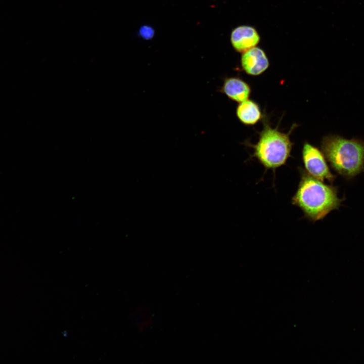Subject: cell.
<instances>
[{
  "mask_svg": "<svg viewBox=\"0 0 364 364\" xmlns=\"http://www.w3.org/2000/svg\"><path fill=\"white\" fill-rule=\"evenodd\" d=\"M139 35L144 39H149L154 35V30L153 28L148 25L142 26L138 31Z\"/></svg>",
  "mask_w": 364,
  "mask_h": 364,
  "instance_id": "9",
  "label": "cell"
},
{
  "mask_svg": "<svg viewBox=\"0 0 364 364\" xmlns=\"http://www.w3.org/2000/svg\"><path fill=\"white\" fill-rule=\"evenodd\" d=\"M300 179L292 203L299 207L304 217L314 222L324 218L333 210L337 209L341 200L336 189L299 168Z\"/></svg>",
  "mask_w": 364,
  "mask_h": 364,
  "instance_id": "1",
  "label": "cell"
},
{
  "mask_svg": "<svg viewBox=\"0 0 364 364\" xmlns=\"http://www.w3.org/2000/svg\"><path fill=\"white\" fill-rule=\"evenodd\" d=\"M236 115L241 122L248 126L255 124L263 118L259 105L249 99L239 103Z\"/></svg>",
  "mask_w": 364,
  "mask_h": 364,
  "instance_id": "8",
  "label": "cell"
},
{
  "mask_svg": "<svg viewBox=\"0 0 364 364\" xmlns=\"http://www.w3.org/2000/svg\"><path fill=\"white\" fill-rule=\"evenodd\" d=\"M263 121L258 141L248 146L253 149L251 157L256 159L266 169H275L285 165L291 157L293 143L290 135L297 125L293 124L288 133H284L272 128L266 120Z\"/></svg>",
  "mask_w": 364,
  "mask_h": 364,
  "instance_id": "3",
  "label": "cell"
},
{
  "mask_svg": "<svg viewBox=\"0 0 364 364\" xmlns=\"http://www.w3.org/2000/svg\"><path fill=\"white\" fill-rule=\"evenodd\" d=\"M221 92L231 100L240 103L249 99L251 88L249 84L241 78L232 77L225 79Z\"/></svg>",
  "mask_w": 364,
  "mask_h": 364,
  "instance_id": "7",
  "label": "cell"
},
{
  "mask_svg": "<svg viewBox=\"0 0 364 364\" xmlns=\"http://www.w3.org/2000/svg\"><path fill=\"white\" fill-rule=\"evenodd\" d=\"M322 152L332 167L347 177L354 176L364 169V143L336 135L325 136Z\"/></svg>",
  "mask_w": 364,
  "mask_h": 364,
  "instance_id": "2",
  "label": "cell"
},
{
  "mask_svg": "<svg viewBox=\"0 0 364 364\" xmlns=\"http://www.w3.org/2000/svg\"><path fill=\"white\" fill-rule=\"evenodd\" d=\"M241 65L247 74L258 76L268 69L269 62L264 51L255 47L242 53Z\"/></svg>",
  "mask_w": 364,
  "mask_h": 364,
  "instance_id": "5",
  "label": "cell"
},
{
  "mask_svg": "<svg viewBox=\"0 0 364 364\" xmlns=\"http://www.w3.org/2000/svg\"><path fill=\"white\" fill-rule=\"evenodd\" d=\"M302 159L305 170L311 176L322 181L334 180L335 177L331 172L323 152L307 142L303 146Z\"/></svg>",
  "mask_w": 364,
  "mask_h": 364,
  "instance_id": "4",
  "label": "cell"
},
{
  "mask_svg": "<svg viewBox=\"0 0 364 364\" xmlns=\"http://www.w3.org/2000/svg\"><path fill=\"white\" fill-rule=\"evenodd\" d=\"M231 41L237 52L243 53L256 47L260 41V36L253 27L241 25L232 30Z\"/></svg>",
  "mask_w": 364,
  "mask_h": 364,
  "instance_id": "6",
  "label": "cell"
}]
</instances>
